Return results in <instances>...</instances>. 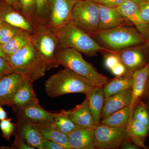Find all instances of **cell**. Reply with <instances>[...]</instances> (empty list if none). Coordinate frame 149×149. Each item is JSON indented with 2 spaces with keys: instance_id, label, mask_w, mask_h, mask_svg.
I'll use <instances>...</instances> for the list:
<instances>
[{
  "instance_id": "cell-1",
  "label": "cell",
  "mask_w": 149,
  "mask_h": 149,
  "mask_svg": "<svg viewBox=\"0 0 149 149\" xmlns=\"http://www.w3.org/2000/svg\"><path fill=\"white\" fill-rule=\"evenodd\" d=\"M58 39V49L71 48L85 55H96L99 52H112L100 45L93 37L80 29L71 20L57 29Z\"/></svg>"
},
{
  "instance_id": "cell-2",
  "label": "cell",
  "mask_w": 149,
  "mask_h": 149,
  "mask_svg": "<svg viewBox=\"0 0 149 149\" xmlns=\"http://www.w3.org/2000/svg\"><path fill=\"white\" fill-rule=\"evenodd\" d=\"M95 87L85 77L67 68L51 75L45 84L47 95L52 98L74 93L86 95Z\"/></svg>"
},
{
  "instance_id": "cell-3",
  "label": "cell",
  "mask_w": 149,
  "mask_h": 149,
  "mask_svg": "<svg viewBox=\"0 0 149 149\" xmlns=\"http://www.w3.org/2000/svg\"><path fill=\"white\" fill-rule=\"evenodd\" d=\"M13 72L22 74L34 83L45 75L47 65L32 43L7 58Z\"/></svg>"
},
{
  "instance_id": "cell-4",
  "label": "cell",
  "mask_w": 149,
  "mask_h": 149,
  "mask_svg": "<svg viewBox=\"0 0 149 149\" xmlns=\"http://www.w3.org/2000/svg\"><path fill=\"white\" fill-rule=\"evenodd\" d=\"M55 56L59 65L85 77L95 86L103 87L110 80L99 73L92 64L83 58L81 53L74 49H58Z\"/></svg>"
},
{
  "instance_id": "cell-5",
  "label": "cell",
  "mask_w": 149,
  "mask_h": 149,
  "mask_svg": "<svg viewBox=\"0 0 149 149\" xmlns=\"http://www.w3.org/2000/svg\"><path fill=\"white\" fill-rule=\"evenodd\" d=\"M93 37L105 48L113 51H118L146 42L135 27L128 25L100 30Z\"/></svg>"
},
{
  "instance_id": "cell-6",
  "label": "cell",
  "mask_w": 149,
  "mask_h": 149,
  "mask_svg": "<svg viewBox=\"0 0 149 149\" xmlns=\"http://www.w3.org/2000/svg\"><path fill=\"white\" fill-rule=\"evenodd\" d=\"M31 43L45 62L47 70L58 66L55 56L58 44L57 29L47 25L35 27Z\"/></svg>"
},
{
  "instance_id": "cell-7",
  "label": "cell",
  "mask_w": 149,
  "mask_h": 149,
  "mask_svg": "<svg viewBox=\"0 0 149 149\" xmlns=\"http://www.w3.org/2000/svg\"><path fill=\"white\" fill-rule=\"evenodd\" d=\"M71 20L77 27L94 37L100 30L98 3L93 0H79L75 3Z\"/></svg>"
},
{
  "instance_id": "cell-8",
  "label": "cell",
  "mask_w": 149,
  "mask_h": 149,
  "mask_svg": "<svg viewBox=\"0 0 149 149\" xmlns=\"http://www.w3.org/2000/svg\"><path fill=\"white\" fill-rule=\"evenodd\" d=\"M125 68V76H133L149 62V47L147 43L115 51Z\"/></svg>"
},
{
  "instance_id": "cell-9",
  "label": "cell",
  "mask_w": 149,
  "mask_h": 149,
  "mask_svg": "<svg viewBox=\"0 0 149 149\" xmlns=\"http://www.w3.org/2000/svg\"><path fill=\"white\" fill-rule=\"evenodd\" d=\"M127 125L113 126L102 123L94 126V144L96 148L117 149L123 142L128 139L126 134Z\"/></svg>"
},
{
  "instance_id": "cell-10",
  "label": "cell",
  "mask_w": 149,
  "mask_h": 149,
  "mask_svg": "<svg viewBox=\"0 0 149 149\" xmlns=\"http://www.w3.org/2000/svg\"><path fill=\"white\" fill-rule=\"evenodd\" d=\"M13 110L16 113L18 119L32 124L49 125L53 121L56 114L47 111L40 106L38 99Z\"/></svg>"
},
{
  "instance_id": "cell-11",
  "label": "cell",
  "mask_w": 149,
  "mask_h": 149,
  "mask_svg": "<svg viewBox=\"0 0 149 149\" xmlns=\"http://www.w3.org/2000/svg\"><path fill=\"white\" fill-rule=\"evenodd\" d=\"M78 0H53L47 26L57 29L71 20L72 10Z\"/></svg>"
},
{
  "instance_id": "cell-12",
  "label": "cell",
  "mask_w": 149,
  "mask_h": 149,
  "mask_svg": "<svg viewBox=\"0 0 149 149\" xmlns=\"http://www.w3.org/2000/svg\"><path fill=\"white\" fill-rule=\"evenodd\" d=\"M0 20L21 28L31 34L35 30V26L32 22L21 11L4 0H0Z\"/></svg>"
},
{
  "instance_id": "cell-13",
  "label": "cell",
  "mask_w": 149,
  "mask_h": 149,
  "mask_svg": "<svg viewBox=\"0 0 149 149\" xmlns=\"http://www.w3.org/2000/svg\"><path fill=\"white\" fill-rule=\"evenodd\" d=\"M116 8L121 14L134 25L147 42L149 40V24L141 17L139 4L132 0H126Z\"/></svg>"
},
{
  "instance_id": "cell-14",
  "label": "cell",
  "mask_w": 149,
  "mask_h": 149,
  "mask_svg": "<svg viewBox=\"0 0 149 149\" xmlns=\"http://www.w3.org/2000/svg\"><path fill=\"white\" fill-rule=\"evenodd\" d=\"M15 139L24 141L34 149H44V137L39 130L32 123L18 119L15 124Z\"/></svg>"
},
{
  "instance_id": "cell-15",
  "label": "cell",
  "mask_w": 149,
  "mask_h": 149,
  "mask_svg": "<svg viewBox=\"0 0 149 149\" xmlns=\"http://www.w3.org/2000/svg\"><path fill=\"white\" fill-rule=\"evenodd\" d=\"M133 76L131 105L133 106L141 101L149 99V62L143 68L135 72Z\"/></svg>"
},
{
  "instance_id": "cell-16",
  "label": "cell",
  "mask_w": 149,
  "mask_h": 149,
  "mask_svg": "<svg viewBox=\"0 0 149 149\" xmlns=\"http://www.w3.org/2000/svg\"><path fill=\"white\" fill-rule=\"evenodd\" d=\"M100 17V30L114 28L122 25L131 26L132 23L124 17L117 8L110 7L98 4Z\"/></svg>"
},
{
  "instance_id": "cell-17",
  "label": "cell",
  "mask_w": 149,
  "mask_h": 149,
  "mask_svg": "<svg viewBox=\"0 0 149 149\" xmlns=\"http://www.w3.org/2000/svg\"><path fill=\"white\" fill-rule=\"evenodd\" d=\"M25 79L22 74L15 72L0 77V105L9 106L17 89Z\"/></svg>"
},
{
  "instance_id": "cell-18",
  "label": "cell",
  "mask_w": 149,
  "mask_h": 149,
  "mask_svg": "<svg viewBox=\"0 0 149 149\" xmlns=\"http://www.w3.org/2000/svg\"><path fill=\"white\" fill-rule=\"evenodd\" d=\"M132 88L105 98L101 118L104 119L115 112L131 104L132 102Z\"/></svg>"
},
{
  "instance_id": "cell-19",
  "label": "cell",
  "mask_w": 149,
  "mask_h": 149,
  "mask_svg": "<svg viewBox=\"0 0 149 149\" xmlns=\"http://www.w3.org/2000/svg\"><path fill=\"white\" fill-rule=\"evenodd\" d=\"M94 126L88 128L79 126L68 135L71 149H96L94 144Z\"/></svg>"
},
{
  "instance_id": "cell-20",
  "label": "cell",
  "mask_w": 149,
  "mask_h": 149,
  "mask_svg": "<svg viewBox=\"0 0 149 149\" xmlns=\"http://www.w3.org/2000/svg\"><path fill=\"white\" fill-rule=\"evenodd\" d=\"M68 111V116L72 122L81 127L91 128L97 124L91 114L88 95L80 104Z\"/></svg>"
},
{
  "instance_id": "cell-21",
  "label": "cell",
  "mask_w": 149,
  "mask_h": 149,
  "mask_svg": "<svg viewBox=\"0 0 149 149\" xmlns=\"http://www.w3.org/2000/svg\"><path fill=\"white\" fill-rule=\"evenodd\" d=\"M33 83L25 79L17 88L11 100L10 106L13 109L26 105L37 99L33 90Z\"/></svg>"
},
{
  "instance_id": "cell-22",
  "label": "cell",
  "mask_w": 149,
  "mask_h": 149,
  "mask_svg": "<svg viewBox=\"0 0 149 149\" xmlns=\"http://www.w3.org/2000/svg\"><path fill=\"white\" fill-rule=\"evenodd\" d=\"M128 140L140 148H146V139L149 135V128L143 123L131 118L126 127Z\"/></svg>"
},
{
  "instance_id": "cell-23",
  "label": "cell",
  "mask_w": 149,
  "mask_h": 149,
  "mask_svg": "<svg viewBox=\"0 0 149 149\" xmlns=\"http://www.w3.org/2000/svg\"><path fill=\"white\" fill-rule=\"evenodd\" d=\"M87 95L89 99V107L91 114L95 122L98 124L100 122L104 101L102 87L95 86Z\"/></svg>"
},
{
  "instance_id": "cell-24",
  "label": "cell",
  "mask_w": 149,
  "mask_h": 149,
  "mask_svg": "<svg viewBox=\"0 0 149 149\" xmlns=\"http://www.w3.org/2000/svg\"><path fill=\"white\" fill-rule=\"evenodd\" d=\"M133 84V76L123 75L109 80L102 87L105 98L132 88Z\"/></svg>"
},
{
  "instance_id": "cell-25",
  "label": "cell",
  "mask_w": 149,
  "mask_h": 149,
  "mask_svg": "<svg viewBox=\"0 0 149 149\" xmlns=\"http://www.w3.org/2000/svg\"><path fill=\"white\" fill-rule=\"evenodd\" d=\"M31 43V34L22 29L12 39L7 42L1 45V46L3 52L8 56Z\"/></svg>"
},
{
  "instance_id": "cell-26",
  "label": "cell",
  "mask_w": 149,
  "mask_h": 149,
  "mask_svg": "<svg viewBox=\"0 0 149 149\" xmlns=\"http://www.w3.org/2000/svg\"><path fill=\"white\" fill-rule=\"evenodd\" d=\"M33 124L45 139L55 142L64 149H71L68 143V136L66 134L54 129L49 125L39 123Z\"/></svg>"
},
{
  "instance_id": "cell-27",
  "label": "cell",
  "mask_w": 149,
  "mask_h": 149,
  "mask_svg": "<svg viewBox=\"0 0 149 149\" xmlns=\"http://www.w3.org/2000/svg\"><path fill=\"white\" fill-rule=\"evenodd\" d=\"M53 1L35 0L36 6L33 21L35 27L47 24Z\"/></svg>"
},
{
  "instance_id": "cell-28",
  "label": "cell",
  "mask_w": 149,
  "mask_h": 149,
  "mask_svg": "<svg viewBox=\"0 0 149 149\" xmlns=\"http://www.w3.org/2000/svg\"><path fill=\"white\" fill-rule=\"evenodd\" d=\"M133 106L130 104L115 112L108 117L102 119V123L113 126L128 125L131 118Z\"/></svg>"
},
{
  "instance_id": "cell-29",
  "label": "cell",
  "mask_w": 149,
  "mask_h": 149,
  "mask_svg": "<svg viewBox=\"0 0 149 149\" xmlns=\"http://www.w3.org/2000/svg\"><path fill=\"white\" fill-rule=\"evenodd\" d=\"M48 125L67 135L79 126L69 118L68 111L65 110L56 113L53 121Z\"/></svg>"
},
{
  "instance_id": "cell-30",
  "label": "cell",
  "mask_w": 149,
  "mask_h": 149,
  "mask_svg": "<svg viewBox=\"0 0 149 149\" xmlns=\"http://www.w3.org/2000/svg\"><path fill=\"white\" fill-rule=\"evenodd\" d=\"M131 118L149 128V113L144 101H141L133 106Z\"/></svg>"
},
{
  "instance_id": "cell-31",
  "label": "cell",
  "mask_w": 149,
  "mask_h": 149,
  "mask_svg": "<svg viewBox=\"0 0 149 149\" xmlns=\"http://www.w3.org/2000/svg\"><path fill=\"white\" fill-rule=\"evenodd\" d=\"M21 30V28L2 22L0 28V44L7 42Z\"/></svg>"
},
{
  "instance_id": "cell-32",
  "label": "cell",
  "mask_w": 149,
  "mask_h": 149,
  "mask_svg": "<svg viewBox=\"0 0 149 149\" xmlns=\"http://www.w3.org/2000/svg\"><path fill=\"white\" fill-rule=\"evenodd\" d=\"M18 1L21 12L33 24V17L36 6L35 0H18Z\"/></svg>"
},
{
  "instance_id": "cell-33",
  "label": "cell",
  "mask_w": 149,
  "mask_h": 149,
  "mask_svg": "<svg viewBox=\"0 0 149 149\" xmlns=\"http://www.w3.org/2000/svg\"><path fill=\"white\" fill-rule=\"evenodd\" d=\"M0 128L3 133V136L7 141L14 133L15 125L13 123L10 118H7L0 122Z\"/></svg>"
},
{
  "instance_id": "cell-34",
  "label": "cell",
  "mask_w": 149,
  "mask_h": 149,
  "mask_svg": "<svg viewBox=\"0 0 149 149\" xmlns=\"http://www.w3.org/2000/svg\"><path fill=\"white\" fill-rule=\"evenodd\" d=\"M104 60L105 65L110 70L120 62L118 56L115 53V51L111 53H106Z\"/></svg>"
},
{
  "instance_id": "cell-35",
  "label": "cell",
  "mask_w": 149,
  "mask_h": 149,
  "mask_svg": "<svg viewBox=\"0 0 149 149\" xmlns=\"http://www.w3.org/2000/svg\"><path fill=\"white\" fill-rule=\"evenodd\" d=\"M13 72L12 68L7 60L0 56V77Z\"/></svg>"
},
{
  "instance_id": "cell-36",
  "label": "cell",
  "mask_w": 149,
  "mask_h": 149,
  "mask_svg": "<svg viewBox=\"0 0 149 149\" xmlns=\"http://www.w3.org/2000/svg\"><path fill=\"white\" fill-rule=\"evenodd\" d=\"M138 4L141 17L149 24V1H144Z\"/></svg>"
},
{
  "instance_id": "cell-37",
  "label": "cell",
  "mask_w": 149,
  "mask_h": 149,
  "mask_svg": "<svg viewBox=\"0 0 149 149\" xmlns=\"http://www.w3.org/2000/svg\"><path fill=\"white\" fill-rule=\"evenodd\" d=\"M97 3L110 7L116 8L126 0H93Z\"/></svg>"
},
{
  "instance_id": "cell-38",
  "label": "cell",
  "mask_w": 149,
  "mask_h": 149,
  "mask_svg": "<svg viewBox=\"0 0 149 149\" xmlns=\"http://www.w3.org/2000/svg\"><path fill=\"white\" fill-rule=\"evenodd\" d=\"M43 146L44 149H64L58 144L45 138L43 139Z\"/></svg>"
},
{
  "instance_id": "cell-39",
  "label": "cell",
  "mask_w": 149,
  "mask_h": 149,
  "mask_svg": "<svg viewBox=\"0 0 149 149\" xmlns=\"http://www.w3.org/2000/svg\"><path fill=\"white\" fill-rule=\"evenodd\" d=\"M110 71L116 77H119L125 74V67L120 61L116 66L113 68Z\"/></svg>"
},
{
  "instance_id": "cell-40",
  "label": "cell",
  "mask_w": 149,
  "mask_h": 149,
  "mask_svg": "<svg viewBox=\"0 0 149 149\" xmlns=\"http://www.w3.org/2000/svg\"><path fill=\"white\" fill-rule=\"evenodd\" d=\"M12 148L18 149H34L24 141L18 139H15Z\"/></svg>"
},
{
  "instance_id": "cell-41",
  "label": "cell",
  "mask_w": 149,
  "mask_h": 149,
  "mask_svg": "<svg viewBox=\"0 0 149 149\" xmlns=\"http://www.w3.org/2000/svg\"><path fill=\"white\" fill-rule=\"evenodd\" d=\"M120 148L123 149H137L139 148L131 141L126 139L121 144Z\"/></svg>"
},
{
  "instance_id": "cell-42",
  "label": "cell",
  "mask_w": 149,
  "mask_h": 149,
  "mask_svg": "<svg viewBox=\"0 0 149 149\" xmlns=\"http://www.w3.org/2000/svg\"><path fill=\"white\" fill-rule=\"evenodd\" d=\"M4 1H5L6 2L8 3L11 5L12 6L14 7L15 8L17 9L18 10L21 11L20 6L18 0H4Z\"/></svg>"
},
{
  "instance_id": "cell-43",
  "label": "cell",
  "mask_w": 149,
  "mask_h": 149,
  "mask_svg": "<svg viewBox=\"0 0 149 149\" xmlns=\"http://www.w3.org/2000/svg\"><path fill=\"white\" fill-rule=\"evenodd\" d=\"M8 115L6 111L0 105V121L8 118Z\"/></svg>"
},
{
  "instance_id": "cell-44",
  "label": "cell",
  "mask_w": 149,
  "mask_h": 149,
  "mask_svg": "<svg viewBox=\"0 0 149 149\" xmlns=\"http://www.w3.org/2000/svg\"><path fill=\"white\" fill-rule=\"evenodd\" d=\"M0 56L5 58H6V59L8 57L3 52L1 48V44H0Z\"/></svg>"
},
{
  "instance_id": "cell-45",
  "label": "cell",
  "mask_w": 149,
  "mask_h": 149,
  "mask_svg": "<svg viewBox=\"0 0 149 149\" xmlns=\"http://www.w3.org/2000/svg\"><path fill=\"white\" fill-rule=\"evenodd\" d=\"M132 1L137 3L139 4L140 3L142 2L143 1H145V0H132Z\"/></svg>"
},
{
  "instance_id": "cell-46",
  "label": "cell",
  "mask_w": 149,
  "mask_h": 149,
  "mask_svg": "<svg viewBox=\"0 0 149 149\" xmlns=\"http://www.w3.org/2000/svg\"><path fill=\"white\" fill-rule=\"evenodd\" d=\"M2 22V21H1V20H0V28H1V25Z\"/></svg>"
},
{
  "instance_id": "cell-47",
  "label": "cell",
  "mask_w": 149,
  "mask_h": 149,
  "mask_svg": "<svg viewBox=\"0 0 149 149\" xmlns=\"http://www.w3.org/2000/svg\"><path fill=\"white\" fill-rule=\"evenodd\" d=\"M147 43V44H148V46H149V40L148 41V42H146Z\"/></svg>"
},
{
  "instance_id": "cell-48",
  "label": "cell",
  "mask_w": 149,
  "mask_h": 149,
  "mask_svg": "<svg viewBox=\"0 0 149 149\" xmlns=\"http://www.w3.org/2000/svg\"><path fill=\"white\" fill-rule=\"evenodd\" d=\"M145 1H149V0H145Z\"/></svg>"
},
{
  "instance_id": "cell-49",
  "label": "cell",
  "mask_w": 149,
  "mask_h": 149,
  "mask_svg": "<svg viewBox=\"0 0 149 149\" xmlns=\"http://www.w3.org/2000/svg\"><path fill=\"white\" fill-rule=\"evenodd\" d=\"M78 1H79V0H78Z\"/></svg>"
}]
</instances>
